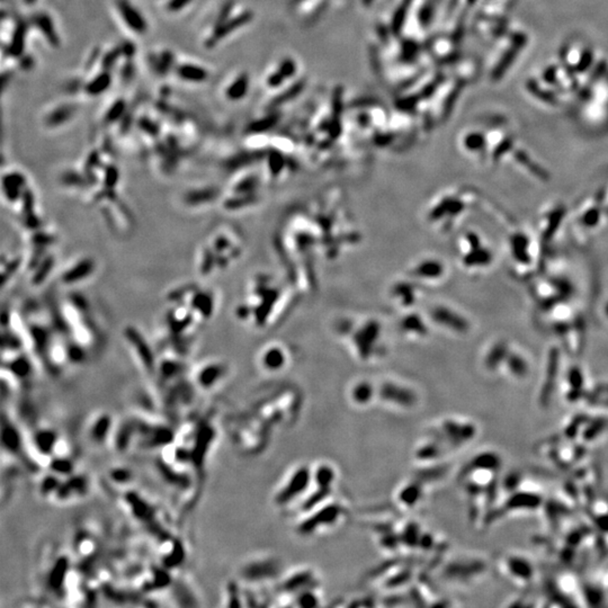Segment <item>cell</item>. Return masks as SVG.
Returning <instances> with one entry per match:
<instances>
[{
    "mask_svg": "<svg viewBox=\"0 0 608 608\" xmlns=\"http://www.w3.org/2000/svg\"><path fill=\"white\" fill-rule=\"evenodd\" d=\"M477 435L474 423L465 419L445 418L431 428L428 436L438 440L448 452L460 450L471 443Z\"/></svg>",
    "mask_w": 608,
    "mask_h": 608,
    "instance_id": "1",
    "label": "cell"
},
{
    "mask_svg": "<svg viewBox=\"0 0 608 608\" xmlns=\"http://www.w3.org/2000/svg\"><path fill=\"white\" fill-rule=\"evenodd\" d=\"M311 484H313V468L309 465H300L276 491L273 498L275 506L284 508L293 504L300 497L307 495Z\"/></svg>",
    "mask_w": 608,
    "mask_h": 608,
    "instance_id": "2",
    "label": "cell"
},
{
    "mask_svg": "<svg viewBox=\"0 0 608 608\" xmlns=\"http://www.w3.org/2000/svg\"><path fill=\"white\" fill-rule=\"evenodd\" d=\"M309 514L297 526V532L303 536H310L336 525L344 516L345 508L338 503H325V506L321 505Z\"/></svg>",
    "mask_w": 608,
    "mask_h": 608,
    "instance_id": "3",
    "label": "cell"
},
{
    "mask_svg": "<svg viewBox=\"0 0 608 608\" xmlns=\"http://www.w3.org/2000/svg\"><path fill=\"white\" fill-rule=\"evenodd\" d=\"M376 397L385 405L402 410L414 409L419 402L418 394L412 387L395 381H384L377 385Z\"/></svg>",
    "mask_w": 608,
    "mask_h": 608,
    "instance_id": "4",
    "label": "cell"
},
{
    "mask_svg": "<svg viewBox=\"0 0 608 608\" xmlns=\"http://www.w3.org/2000/svg\"><path fill=\"white\" fill-rule=\"evenodd\" d=\"M228 369L223 363L214 361L199 365L193 374V383L201 391H213L227 376Z\"/></svg>",
    "mask_w": 608,
    "mask_h": 608,
    "instance_id": "5",
    "label": "cell"
},
{
    "mask_svg": "<svg viewBox=\"0 0 608 608\" xmlns=\"http://www.w3.org/2000/svg\"><path fill=\"white\" fill-rule=\"evenodd\" d=\"M280 563L273 558L256 559L242 565L241 575L247 580L260 581L275 578L280 572Z\"/></svg>",
    "mask_w": 608,
    "mask_h": 608,
    "instance_id": "6",
    "label": "cell"
},
{
    "mask_svg": "<svg viewBox=\"0 0 608 608\" xmlns=\"http://www.w3.org/2000/svg\"><path fill=\"white\" fill-rule=\"evenodd\" d=\"M114 430L113 418L109 414L99 412L89 418L86 426V435L91 443L103 445L108 442Z\"/></svg>",
    "mask_w": 608,
    "mask_h": 608,
    "instance_id": "7",
    "label": "cell"
},
{
    "mask_svg": "<svg viewBox=\"0 0 608 608\" xmlns=\"http://www.w3.org/2000/svg\"><path fill=\"white\" fill-rule=\"evenodd\" d=\"M115 6L121 19L123 20L124 25L130 31L139 35L146 33L148 31L146 19L141 11L133 6L132 2H130L129 0H116Z\"/></svg>",
    "mask_w": 608,
    "mask_h": 608,
    "instance_id": "8",
    "label": "cell"
},
{
    "mask_svg": "<svg viewBox=\"0 0 608 608\" xmlns=\"http://www.w3.org/2000/svg\"><path fill=\"white\" fill-rule=\"evenodd\" d=\"M318 580L316 573L310 569H304L292 573L281 583L280 589L283 594L295 596L305 589L316 588Z\"/></svg>",
    "mask_w": 608,
    "mask_h": 608,
    "instance_id": "9",
    "label": "cell"
},
{
    "mask_svg": "<svg viewBox=\"0 0 608 608\" xmlns=\"http://www.w3.org/2000/svg\"><path fill=\"white\" fill-rule=\"evenodd\" d=\"M355 340V349L358 354V357L363 361H367L372 357L375 350V341L379 340V328L372 324L366 326L363 331L356 333Z\"/></svg>",
    "mask_w": 608,
    "mask_h": 608,
    "instance_id": "10",
    "label": "cell"
},
{
    "mask_svg": "<svg viewBox=\"0 0 608 608\" xmlns=\"http://www.w3.org/2000/svg\"><path fill=\"white\" fill-rule=\"evenodd\" d=\"M423 485L425 483L417 477H414L411 481H408L407 483L399 489L397 495L398 501L402 506H405L406 508L416 507L423 499V493H425Z\"/></svg>",
    "mask_w": 608,
    "mask_h": 608,
    "instance_id": "11",
    "label": "cell"
},
{
    "mask_svg": "<svg viewBox=\"0 0 608 608\" xmlns=\"http://www.w3.org/2000/svg\"><path fill=\"white\" fill-rule=\"evenodd\" d=\"M287 356L283 348L279 346H269L260 356V364L268 372H277L286 365Z\"/></svg>",
    "mask_w": 608,
    "mask_h": 608,
    "instance_id": "12",
    "label": "cell"
},
{
    "mask_svg": "<svg viewBox=\"0 0 608 608\" xmlns=\"http://www.w3.org/2000/svg\"><path fill=\"white\" fill-rule=\"evenodd\" d=\"M350 400L356 406L366 407L376 398V386L370 381L362 379L355 383L350 389Z\"/></svg>",
    "mask_w": 608,
    "mask_h": 608,
    "instance_id": "13",
    "label": "cell"
},
{
    "mask_svg": "<svg viewBox=\"0 0 608 608\" xmlns=\"http://www.w3.org/2000/svg\"><path fill=\"white\" fill-rule=\"evenodd\" d=\"M176 75L179 79L191 84H201L209 79V71L204 67L193 62L178 64L176 67Z\"/></svg>",
    "mask_w": 608,
    "mask_h": 608,
    "instance_id": "14",
    "label": "cell"
},
{
    "mask_svg": "<svg viewBox=\"0 0 608 608\" xmlns=\"http://www.w3.org/2000/svg\"><path fill=\"white\" fill-rule=\"evenodd\" d=\"M423 529L416 521H409L399 532L401 545L409 549H420L423 537Z\"/></svg>",
    "mask_w": 608,
    "mask_h": 608,
    "instance_id": "15",
    "label": "cell"
},
{
    "mask_svg": "<svg viewBox=\"0 0 608 608\" xmlns=\"http://www.w3.org/2000/svg\"><path fill=\"white\" fill-rule=\"evenodd\" d=\"M112 73L108 70H104L85 85V92L86 94H88V96L92 97L100 96L108 91L112 85Z\"/></svg>",
    "mask_w": 608,
    "mask_h": 608,
    "instance_id": "16",
    "label": "cell"
},
{
    "mask_svg": "<svg viewBox=\"0 0 608 608\" xmlns=\"http://www.w3.org/2000/svg\"><path fill=\"white\" fill-rule=\"evenodd\" d=\"M337 479V472L332 465L328 463L319 464L313 468V484L318 487L333 488Z\"/></svg>",
    "mask_w": 608,
    "mask_h": 608,
    "instance_id": "17",
    "label": "cell"
},
{
    "mask_svg": "<svg viewBox=\"0 0 608 608\" xmlns=\"http://www.w3.org/2000/svg\"><path fill=\"white\" fill-rule=\"evenodd\" d=\"M35 26H38L39 30L42 32L43 35L46 36L47 42H50L52 46H58L59 44V36L56 34L55 27L53 25L51 17L46 13L38 14L33 19Z\"/></svg>",
    "mask_w": 608,
    "mask_h": 608,
    "instance_id": "18",
    "label": "cell"
},
{
    "mask_svg": "<svg viewBox=\"0 0 608 608\" xmlns=\"http://www.w3.org/2000/svg\"><path fill=\"white\" fill-rule=\"evenodd\" d=\"M26 24L22 22L16 25L13 31L9 43H8V53L13 56H19L23 54L26 41Z\"/></svg>",
    "mask_w": 608,
    "mask_h": 608,
    "instance_id": "19",
    "label": "cell"
},
{
    "mask_svg": "<svg viewBox=\"0 0 608 608\" xmlns=\"http://www.w3.org/2000/svg\"><path fill=\"white\" fill-rule=\"evenodd\" d=\"M439 265L435 260H420L416 266L412 267V274L418 279L434 280L439 276Z\"/></svg>",
    "mask_w": 608,
    "mask_h": 608,
    "instance_id": "20",
    "label": "cell"
},
{
    "mask_svg": "<svg viewBox=\"0 0 608 608\" xmlns=\"http://www.w3.org/2000/svg\"><path fill=\"white\" fill-rule=\"evenodd\" d=\"M247 89H248L247 76L241 75L229 85V87H228L226 91V95L228 98L231 100H238V99H241L242 97L246 95Z\"/></svg>",
    "mask_w": 608,
    "mask_h": 608,
    "instance_id": "21",
    "label": "cell"
},
{
    "mask_svg": "<svg viewBox=\"0 0 608 608\" xmlns=\"http://www.w3.org/2000/svg\"><path fill=\"white\" fill-rule=\"evenodd\" d=\"M73 112H75V108H73L72 106L63 105L61 106V107L53 109V112L48 114L47 121V123L52 126H58L68 121L69 118L72 116Z\"/></svg>",
    "mask_w": 608,
    "mask_h": 608,
    "instance_id": "22",
    "label": "cell"
},
{
    "mask_svg": "<svg viewBox=\"0 0 608 608\" xmlns=\"http://www.w3.org/2000/svg\"><path fill=\"white\" fill-rule=\"evenodd\" d=\"M317 587L316 588H309L305 589L303 591H301V593L295 595V602H296V606L299 607H314L319 605V597H318V595L316 593Z\"/></svg>",
    "mask_w": 608,
    "mask_h": 608,
    "instance_id": "23",
    "label": "cell"
},
{
    "mask_svg": "<svg viewBox=\"0 0 608 608\" xmlns=\"http://www.w3.org/2000/svg\"><path fill=\"white\" fill-rule=\"evenodd\" d=\"M126 109V103L123 99L115 100L111 105V107L107 109L105 115V121L107 123H114V122L120 120L123 116V114Z\"/></svg>",
    "mask_w": 608,
    "mask_h": 608,
    "instance_id": "24",
    "label": "cell"
},
{
    "mask_svg": "<svg viewBox=\"0 0 608 608\" xmlns=\"http://www.w3.org/2000/svg\"><path fill=\"white\" fill-rule=\"evenodd\" d=\"M190 1L191 0H169L167 8L170 11H179L190 3Z\"/></svg>",
    "mask_w": 608,
    "mask_h": 608,
    "instance_id": "25",
    "label": "cell"
},
{
    "mask_svg": "<svg viewBox=\"0 0 608 608\" xmlns=\"http://www.w3.org/2000/svg\"><path fill=\"white\" fill-rule=\"evenodd\" d=\"M34 1H35V0H25L26 3H33Z\"/></svg>",
    "mask_w": 608,
    "mask_h": 608,
    "instance_id": "26",
    "label": "cell"
}]
</instances>
